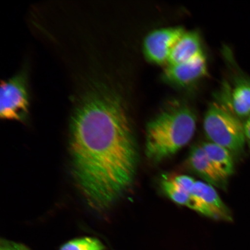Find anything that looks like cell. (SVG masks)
I'll return each instance as SVG.
<instances>
[{"label": "cell", "instance_id": "1", "mask_svg": "<svg viewBox=\"0 0 250 250\" xmlns=\"http://www.w3.org/2000/svg\"><path fill=\"white\" fill-rule=\"evenodd\" d=\"M78 94L70 127L72 165L92 208L110 206L132 185L139 152L126 106L107 79L92 77Z\"/></svg>", "mask_w": 250, "mask_h": 250}, {"label": "cell", "instance_id": "2", "mask_svg": "<svg viewBox=\"0 0 250 250\" xmlns=\"http://www.w3.org/2000/svg\"><path fill=\"white\" fill-rule=\"evenodd\" d=\"M197 119L186 103L165 108L146 126L145 154L154 164L165 161L188 145L194 136Z\"/></svg>", "mask_w": 250, "mask_h": 250}, {"label": "cell", "instance_id": "3", "mask_svg": "<svg viewBox=\"0 0 250 250\" xmlns=\"http://www.w3.org/2000/svg\"><path fill=\"white\" fill-rule=\"evenodd\" d=\"M203 129L209 142L227 149L232 155L245 148L244 126L227 107L218 103L209 105L203 120Z\"/></svg>", "mask_w": 250, "mask_h": 250}, {"label": "cell", "instance_id": "4", "mask_svg": "<svg viewBox=\"0 0 250 250\" xmlns=\"http://www.w3.org/2000/svg\"><path fill=\"white\" fill-rule=\"evenodd\" d=\"M29 107L27 72L21 70L9 79L1 81L0 116L5 120L23 122L29 115Z\"/></svg>", "mask_w": 250, "mask_h": 250}, {"label": "cell", "instance_id": "5", "mask_svg": "<svg viewBox=\"0 0 250 250\" xmlns=\"http://www.w3.org/2000/svg\"><path fill=\"white\" fill-rule=\"evenodd\" d=\"M185 32L181 27L161 28L149 32L143 43L146 60L153 64H167L172 49Z\"/></svg>", "mask_w": 250, "mask_h": 250}, {"label": "cell", "instance_id": "6", "mask_svg": "<svg viewBox=\"0 0 250 250\" xmlns=\"http://www.w3.org/2000/svg\"><path fill=\"white\" fill-rule=\"evenodd\" d=\"M208 73V62L204 52L189 61L167 65L163 78L167 83L180 87H187L198 82Z\"/></svg>", "mask_w": 250, "mask_h": 250}, {"label": "cell", "instance_id": "7", "mask_svg": "<svg viewBox=\"0 0 250 250\" xmlns=\"http://www.w3.org/2000/svg\"><path fill=\"white\" fill-rule=\"evenodd\" d=\"M190 169L212 186L224 188L227 181L219 173L206 154L201 145L192 146L188 157Z\"/></svg>", "mask_w": 250, "mask_h": 250}, {"label": "cell", "instance_id": "8", "mask_svg": "<svg viewBox=\"0 0 250 250\" xmlns=\"http://www.w3.org/2000/svg\"><path fill=\"white\" fill-rule=\"evenodd\" d=\"M198 196L208 208L214 220L231 221L232 214L213 186L206 182L196 181L191 192Z\"/></svg>", "mask_w": 250, "mask_h": 250}, {"label": "cell", "instance_id": "9", "mask_svg": "<svg viewBox=\"0 0 250 250\" xmlns=\"http://www.w3.org/2000/svg\"><path fill=\"white\" fill-rule=\"evenodd\" d=\"M202 53L201 37L198 33L186 31L172 49L167 65L189 61Z\"/></svg>", "mask_w": 250, "mask_h": 250}, {"label": "cell", "instance_id": "10", "mask_svg": "<svg viewBox=\"0 0 250 250\" xmlns=\"http://www.w3.org/2000/svg\"><path fill=\"white\" fill-rule=\"evenodd\" d=\"M227 108L237 118L250 117V81H237L227 98Z\"/></svg>", "mask_w": 250, "mask_h": 250}, {"label": "cell", "instance_id": "11", "mask_svg": "<svg viewBox=\"0 0 250 250\" xmlns=\"http://www.w3.org/2000/svg\"><path fill=\"white\" fill-rule=\"evenodd\" d=\"M201 145L219 173L228 180L234 171L233 155L227 149L211 142H203Z\"/></svg>", "mask_w": 250, "mask_h": 250}, {"label": "cell", "instance_id": "12", "mask_svg": "<svg viewBox=\"0 0 250 250\" xmlns=\"http://www.w3.org/2000/svg\"><path fill=\"white\" fill-rule=\"evenodd\" d=\"M161 187L165 194L172 201L178 205L188 208L190 198H191V193H188L181 190L171 179L162 180Z\"/></svg>", "mask_w": 250, "mask_h": 250}, {"label": "cell", "instance_id": "13", "mask_svg": "<svg viewBox=\"0 0 250 250\" xmlns=\"http://www.w3.org/2000/svg\"><path fill=\"white\" fill-rule=\"evenodd\" d=\"M103 244L95 237H81L65 243L60 250H104Z\"/></svg>", "mask_w": 250, "mask_h": 250}, {"label": "cell", "instance_id": "14", "mask_svg": "<svg viewBox=\"0 0 250 250\" xmlns=\"http://www.w3.org/2000/svg\"><path fill=\"white\" fill-rule=\"evenodd\" d=\"M171 180L181 190L188 193H191L196 181L193 178L187 175H180Z\"/></svg>", "mask_w": 250, "mask_h": 250}, {"label": "cell", "instance_id": "15", "mask_svg": "<svg viewBox=\"0 0 250 250\" xmlns=\"http://www.w3.org/2000/svg\"><path fill=\"white\" fill-rule=\"evenodd\" d=\"M0 250H28L26 247L14 242H2Z\"/></svg>", "mask_w": 250, "mask_h": 250}, {"label": "cell", "instance_id": "16", "mask_svg": "<svg viewBox=\"0 0 250 250\" xmlns=\"http://www.w3.org/2000/svg\"><path fill=\"white\" fill-rule=\"evenodd\" d=\"M243 126L246 139H248L250 142V117L247 118L245 123L243 124Z\"/></svg>", "mask_w": 250, "mask_h": 250}]
</instances>
